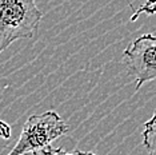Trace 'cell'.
<instances>
[{
	"instance_id": "1",
	"label": "cell",
	"mask_w": 156,
	"mask_h": 155,
	"mask_svg": "<svg viewBox=\"0 0 156 155\" xmlns=\"http://www.w3.org/2000/svg\"><path fill=\"white\" fill-rule=\"evenodd\" d=\"M36 0H0V54L19 39H31L41 22Z\"/></svg>"
},
{
	"instance_id": "2",
	"label": "cell",
	"mask_w": 156,
	"mask_h": 155,
	"mask_svg": "<svg viewBox=\"0 0 156 155\" xmlns=\"http://www.w3.org/2000/svg\"><path fill=\"white\" fill-rule=\"evenodd\" d=\"M68 131L69 126L54 110L31 115L24 123L16 144L7 155L39 154Z\"/></svg>"
},
{
	"instance_id": "3",
	"label": "cell",
	"mask_w": 156,
	"mask_h": 155,
	"mask_svg": "<svg viewBox=\"0 0 156 155\" xmlns=\"http://www.w3.org/2000/svg\"><path fill=\"white\" fill-rule=\"evenodd\" d=\"M123 62L127 72L136 80L135 90L156 78V38L154 34H144L135 39L123 51Z\"/></svg>"
},
{
	"instance_id": "4",
	"label": "cell",
	"mask_w": 156,
	"mask_h": 155,
	"mask_svg": "<svg viewBox=\"0 0 156 155\" xmlns=\"http://www.w3.org/2000/svg\"><path fill=\"white\" fill-rule=\"evenodd\" d=\"M155 122H156V116L152 115L147 122L144 123V130H143V146L145 147L148 155H155L156 154V128H155Z\"/></svg>"
},
{
	"instance_id": "5",
	"label": "cell",
	"mask_w": 156,
	"mask_h": 155,
	"mask_svg": "<svg viewBox=\"0 0 156 155\" xmlns=\"http://www.w3.org/2000/svg\"><path fill=\"white\" fill-rule=\"evenodd\" d=\"M31 155H96L90 151H80V150H73V151H66L62 149H55V147H48L43 150L39 154H31Z\"/></svg>"
},
{
	"instance_id": "6",
	"label": "cell",
	"mask_w": 156,
	"mask_h": 155,
	"mask_svg": "<svg viewBox=\"0 0 156 155\" xmlns=\"http://www.w3.org/2000/svg\"><path fill=\"white\" fill-rule=\"evenodd\" d=\"M0 138L4 140H8L11 138V126L3 121H0Z\"/></svg>"
}]
</instances>
